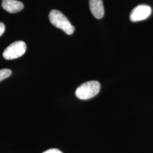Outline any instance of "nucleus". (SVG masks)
I'll use <instances>...</instances> for the list:
<instances>
[{
  "label": "nucleus",
  "mask_w": 153,
  "mask_h": 153,
  "mask_svg": "<svg viewBox=\"0 0 153 153\" xmlns=\"http://www.w3.org/2000/svg\"><path fill=\"white\" fill-rule=\"evenodd\" d=\"M49 19L51 23L56 27L62 30L68 35L73 34L75 28L71 23L61 12L57 10H52L49 13Z\"/></svg>",
  "instance_id": "obj_1"
},
{
  "label": "nucleus",
  "mask_w": 153,
  "mask_h": 153,
  "mask_svg": "<svg viewBox=\"0 0 153 153\" xmlns=\"http://www.w3.org/2000/svg\"><path fill=\"white\" fill-rule=\"evenodd\" d=\"M100 85L98 81H91L85 82L76 88V95L81 100L92 98L98 94Z\"/></svg>",
  "instance_id": "obj_2"
},
{
  "label": "nucleus",
  "mask_w": 153,
  "mask_h": 153,
  "mask_svg": "<svg viewBox=\"0 0 153 153\" xmlns=\"http://www.w3.org/2000/svg\"><path fill=\"white\" fill-rule=\"evenodd\" d=\"M27 46L23 41H16L8 46L3 52V57L6 60L16 59L24 55Z\"/></svg>",
  "instance_id": "obj_3"
},
{
  "label": "nucleus",
  "mask_w": 153,
  "mask_h": 153,
  "mask_svg": "<svg viewBox=\"0 0 153 153\" xmlns=\"http://www.w3.org/2000/svg\"><path fill=\"white\" fill-rule=\"evenodd\" d=\"M152 8L146 5H139L131 13L130 19L132 22H138L147 19L151 15Z\"/></svg>",
  "instance_id": "obj_4"
},
{
  "label": "nucleus",
  "mask_w": 153,
  "mask_h": 153,
  "mask_svg": "<svg viewBox=\"0 0 153 153\" xmlns=\"http://www.w3.org/2000/svg\"><path fill=\"white\" fill-rule=\"evenodd\" d=\"M89 7L93 16L97 19H101L104 16V6L102 0H89Z\"/></svg>",
  "instance_id": "obj_5"
},
{
  "label": "nucleus",
  "mask_w": 153,
  "mask_h": 153,
  "mask_svg": "<svg viewBox=\"0 0 153 153\" xmlns=\"http://www.w3.org/2000/svg\"><path fill=\"white\" fill-rule=\"evenodd\" d=\"M2 7L10 13H16L22 10L24 5L22 2L16 0H2Z\"/></svg>",
  "instance_id": "obj_6"
},
{
  "label": "nucleus",
  "mask_w": 153,
  "mask_h": 153,
  "mask_svg": "<svg viewBox=\"0 0 153 153\" xmlns=\"http://www.w3.org/2000/svg\"><path fill=\"white\" fill-rule=\"evenodd\" d=\"M11 71L9 69H2L0 70V82L10 76Z\"/></svg>",
  "instance_id": "obj_7"
},
{
  "label": "nucleus",
  "mask_w": 153,
  "mask_h": 153,
  "mask_svg": "<svg viewBox=\"0 0 153 153\" xmlns=\"http://www.w3.org/2000/svg\"><path fill=\"white\" fill-rule=\"evenodd\" d=\"M43 153H63L62 152H61L60 150L57 149H51L49 150H46Z\"/></svg>",
  "instance_id": "obj_8"
},
{
  "label": "nucleus",
  "mask_w": 153,
  "mask_h": 153,
  "mask_svg": "<svg viewBox=\"0 0 153 153\" xmlns=\"http://www.w3.org/2000/svg\"><path fill=\"white\" fill-rule=\"evenodd\" d=\"M5 25L3 23L0 22V36H2L4 34V33H5Z\"/></svg>",
  "instance_id": "obj_9"
}]
</instances>
